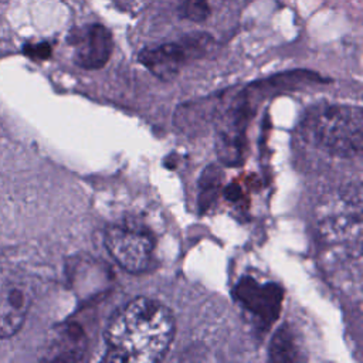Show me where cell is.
Returning <instances> with one entry per match:
<instances>
[{"mask_svg": "<svg viewBox=\"0 0 363 363\" xmlns=\"http://www.w3.org/2000/svg\"><path fill=\"white\" fill-rule=\"evenodd\" d=\"M174 336L170 309L146 296L122 305L109 319L105 330V360L123 363L159 362L167 353Z\"/></svg>", "mask_w": 363, "mask_h": 363, "instance_id": "1", "label": "cell"}, {"mask_svg": "<svg viewBox=\"0 0 363 363\" xmlns=\"http://www.w3.org/2000/svg\"><path fill=\"white\" fill-rule=\"evenodd\" d=\"M318 224L326 268L360 291L362 281V189L357 183L329 200Z\"/></svg>", "mask_w": 363, "mask_h": 363, "instance_id": "2", "label": "cell"}, {"mask_svg": "<svg viewBox=\"0 0 363 363\" xmlns=\"http://www.w3.org/2000/svg\"><path fill=\"white\" fill-rule=\"evenodd\" d=\"M311 129L318 146L333 156L349 159L362 153L363 115L359 106H326L313 115Z\"/></svg>", "mask_w": 363, "mask_h": 363, "instance_id": "3", "label": "cell"}, {"mask_svg": "<svg viewBox=\"0 0 363 363\" xmlns=\"http://www.w3.org/2000/svg\"><path fill=\"white\" fill-rule=\"evenodd\" d=\"M105 247L123 269L132 274L146 271L153 262V234L136 224H113L105 231Z\"/></svg>", "mask_w": 363, "mask_h": 363, "instance_id": "4", "label": "cell"}, {"mask_svg": "<svg viewBox=\"0 0 363 363\" xmlns=\"http://www.w3.org/2000/svg\"><path fill=\"white\" fill-rule=\"evenodd\" d=\"M206 35L200 38L191 37L183 43H167L153 48H145L139 52V61L159 79H173L194 52L206 48Z\"/></svg>", "mask_w": 363, "mask_h": 363, "instance_id": "5", "label": "cell"}, {"mask_svg": "<svg viewBox=\"0 0 363 363\" xmlns=\"http://www.w3.org/2000/svg\"><path fill=\"white\" fill-rule=\"evenodd\" d=\"M75 64L85 69H99L111 58L113 40L111 31L102 24L88 26L74 40Z\"/></svg>", "mask_w": 363, "mask_h": 363, "instance_id": "6", "label": "cell"}, {"mask_svg": "<svg viewBox=\"0 0 363 363\" xmlns=\"http://www.w3.org/2000/svg\"><path fill=\"white\" fill-rule=\"evenodd\" d=\"M31 303L27 284L11 281L0 289V339L10 337L23 326Z\"/></svg>", "mask_w": 363, "mask_h": 363, "instance_id": "7", "label": "cell"}, {"mask_svg": "<svg viewBox=\"0 0 363 363\" xmlns=\"http://www.w3.org/2000/svg\"><path fill=\"white\" fill-rule=\"evenodd\" d=\"M237 296L252 315L265 323L275 319L282 301L281 289L277 285H259L251 278L240 282L237 286Z\"/></svg>", "mask_w": 363, "mask_h": 363, "instance_id": "8", "label": "cell"}, {"mask_svg": "<svg viewBox=\"0 0 363 363\" xmlns=\"http://www.w3.org/2000/svg\"><path fill=\"white\" fill-rule=\"evenodd\" d=\"M86 340L77 325H67L57 329L47 349V360L52 362H77L85 353Z\"/></svg>", "mask_w": 363, "mask_h": 363, "instance_id": "9", "label": "cell"}, {"mask_svg": "<svg viewBox=\"0 0 363 363\" xmlns=\"http://www.w3.org/2000/svg\"><path fill=\"white\" fill-rule=\"evenodd\" d=\"M298 346L294 333L288 328H281L271 342L269 357L275 362H295L299 360Z\"/></svg>", "mask_w": 363, "mask_h": 363, "instance_id": "10", "label": "cell"}, {"mask_svg": "<svg viewBox=\"0 0 363 363\" xmlns=\"http://www.w3.org/2000/svg\"><path fill=\"white\" fill-rule=\"evenodd\" d=\"M179 14L194 23H201L210 16L208 0H180Z\"/></svg>", "mask_w": 363, "mask_h": 363, "instance_id": "11", "label": "cell"}, {"mask_svg": "<svg viewBox=\"0 0 363 363\" xmlns=\"http://www.w3.org/2000/svg\"><path fill=\"white\" fill-rule=\"evenodd\" d=\"M24 52L33 58H48L51 55V45L48 43H38V44H27L24 47Z\"/></svg>", "mask_w": 363, "mask_h": 363, "instance_id": "12", "label": "cell"}]
</instances>
